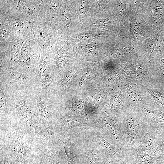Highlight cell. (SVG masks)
Returning <instances> with one entry per match:
<instances>
[{
	"label": "cell",
	"mask_w": 164,
	"mask_h": 164,
	"mask_svg": "<svg viewBox=\"0 0 164 164\" xmlns=\"http://www.w3.org/2000/svg\"><path fill=\"white\" fill-rule=\"evenodd\" d=\"M2 3L7 12L26 22H43L49 20L46 1H3Z\"/></svg>",
	"instance_id": "cell-1"
},
{
	"label": "cell",
	"mask_w": 164,
	"mask_h": 164,
	"mask_svg": "<svg viewBox=\"0 0 164 164\" xmlns=\"http://www.w3.org/2000/svg\"><path fill=\"white\" fill-rule=\"evenodd\" d=\"M119 126L123 136L125 150L136 149L143 136L152 127L149 120L133 115L126 116Z\"/></svg>",
	"instance_id": "cell-2"
},
{
	"label": "cell",
	"mask_w": 164,
	"mask_h": 164,
	"mask_svg": "<svg viewBox=\"0 0 164 164\" xmlns=\"http://www.w3.org/2000/svg\"><path fill=\"white\" fill-rule=\"evenodd\" d=\"M125 159L129 164H152L161 157L152 156L136 149L125 150Z\"/></svg>",
	"instance_id": "cell-3"
},
{
	"label": "cell",
	"mask_w": 164,
	"mask_h": 164,
	"mask_svg": "<svg viewBox=\"0 0 164 164\" xmlns=\"http://www.w3.org/2000/svg\"><path fill=\"white\" fill-rule=\"evenodd\" d=\"M157 129L151 127L143 136L136 149L146 152L154 149L160 139Z\"/></svg>",
	"instance_id": "cell-4"
},
{
	"label": "cell",
	"mask_w": 164,
	"mask_h": 164,
	"mask_svg": "<svg viewBox=\"0 0 164 164\" xmlns=\"http://www.w3.org/2000/svg\"><path fill=\"white\" fill-rule=\"evenodd\" d=\"M143 110L151 118L149 121L152 127L156 128L158 124H164V113L149 110L145 108Z\"/></svg>",
	"instance_id": "cell-5"
},
{
	"label": "cell",
	"mask_w": 164,
	"mask_h": 164,
	"mask_svg": "<svg viewBox=\"0 0 164 164\" xmlns=\"http://www.w3.org/2000/svg\"><path fill=\"white\" fill-rule=\"evenodd\" d=\"M67 59V56L65 51L63 49H59L57 53V63L59 64L64 63Z\"/></svg>",
	"instance_id": "cell-6"
},
{
	"label": "cell",
	"mask_w": 164,
	"mask_h": 164,
	"mask_svg": "<svg viewBox=\"0 0 164 164\" xmlns=\"http://www.w3.org/2000/svg\"><path fill=\"white\" fill-rule=\"evenodd\" d=\"M10 76L12 79L15 80L26 81L27 80L25 75L16 71H12L11 74Z\"/></svg>",
	"instance_id": "cell-7"
},
{
	"label": "cell",
	"mask_w": 164,
	"mask_h": 164,
	"mask_svg": "<svg viewBox=\"0 0 164 164\" xmlns=\"http://www.w3.org/2000/svg\"><path fill=\"white\" fill-rule=\"evenodd\" d=\"M62 19L64 23L67 25L70 22V16L68 10L66 8L64 7L62 12Z\"/></svg>",
	"instance_id": "cell-8"
},
{
	"label": "cell",
	"mask_w": 164,
	"mask_h": 164,
	"mask_svg": "<svg viewBox=\"0 0 164 164\" xmlns=\"http://www.w3.org/2000/svg\"><path fill=\"white\" fill-rule=\"evenodd\" d=\"M44 61V62L40 63L38 66V71L41 79L43 81H45L44 76L46 70V65Z\"/></svg>",
	"instance_id": "cell-9"
},
{
	"label": "cell",
	"mask_w": 164,
	"mask_h": 164,
	"mask_svg": "<svg viewBox=\"0 0 164 164\" xmlns=\"http://www.w3.org/2000/svg\"><path fill=\"white\" fill-rule=\"evenodd\" d=\"M67 157L69 162H72L74 158V155L72 146L70 144H67L65 147Z\"/></svg>",
	"instance_id": "cell-10"
},
{
	"label": "cell",
	"mask_w": 164,
	"mask_h": 164,
	"mask_svg": "<svg viewBox=\"0 0 164 164\" xmlns=\"http://www.w3.org/2000/svg\"><path fill=\"white\" fill-rule=\"evenodd\" d=\"M0 106L2 108L4 107L6 103V98L4 93L0 91Z\"/></svg>",
	"instance_id": "cell-11"
},
{
	"label": "cell",
	"mask_w": 164,
	"mask_h": 164,
	"mask_svg": "<svg viewBox=\"0 0 164 164\" xmlns=\"http://www.w3.org/2000/svg\"><path fill=\"white\" fill-rule=\"evenodd\" d=\"M157 160L155 161V162H154L152 164H157Z\"/></svg>",
	"instance_id": "cell-12"
}]
</instances>
